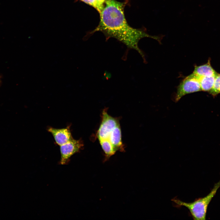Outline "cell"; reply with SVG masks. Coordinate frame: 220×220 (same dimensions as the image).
<instances>
[{
	"label": "cell",
	"mask_w": 220,
	"mask_h": 220,
	"mask_svg": "<svg viewBox=\"0 0 220 220\" xmlns=\"http://www.w3.org/2000/svg\"><path fill=\"white\" fill-rule=\"evenodd\" d=\"M107 108L103 110L101 120L96 137L106 157L109 158L118 151L124 150L119 119L109 115Z\"/></svg>",
	"instance_id": "7a4b0ae2"
},
{
	"label": "cell",
	"mask_w": 220,
	"mask_h": 220,
	"mask_svg": "<svg viewBox=\"0 0 220 220\" xmlns=\"http://www.w3.org/2000/svg\"><path fill=\"white\" fill-rule=\"evenodd\" d=\"M83 146L81 139L73 138L66 143L60 146L61 159L60 163L62 165L67 164L71 157L79 152Z\"/></svg>",
	"instance_id": "5b68a950"
},
{
	"label": "cell",
	"mask_w": 220,
	"mask_h": 220,
	"mask_svg": "<svg viewBox=\"0 0 220 220\" xmlns=\"http://www.w3.org/2000/svg\"><path fill=\"white\" fill-rule=\"evenodd\" d=\"M47 130L52 135L56 144L59 146L73 138L70 130V125L62 128L49 127Z\"/></svg>",
	"instance_id": "8992f818"
},
{
	"label": "cell",
	"mask_w": 220,
	"mask_h": 220,
	"mask_svg": "<svg viewBox=\"0 0 220 220\" xmlns=\"http://www.w3.org/2000/svg\"><path fill=\"white\" fill-rule=\"evenodd\" d=\"M217 73L212 67L209 59L207 63L199 66L195 65L193 73L198 77L215 76Z\"/></svg>",
	"instance_id": "52a82bcc"
},
{
	"label": "cell",
	"mask_w": 220,
	"mask_h": 220,
	"mask_svg": "<svg viewBox=\"0 0 220 220\" xmlns=\"http://www.w3.org/2000/svg\"><path fill=\"white\" fill-rule=\"evenodd\" d=\"M220 187V179L215 184L210 193L204 197L198 199L191 203L183 202L175 198L172 199L171 201L177 207L184 206L187 208L194 220H205L209 204Z\"/></svg>",
	"instance_id": "3957f363"
},
{
	"label": "cell",
	"mask_w": 220,
	"mask_h": 220,
	"mask_svg": "<svg viewBox=\"0 0 220 220\" xmlns=\"http://www.w3.org/2000/svg\"><path fill=\"white\" fill-rule=\"evenodd\" d=\"M105 6L100 13V21L92 33L100 31L107 39L115 38L128 48L137 50L145 61V55L138 46L142 38L148 37L160 42L162 37L149 35L144 30L134 28L128 24L124 13L125 3L116 0L106 1Z\"/></svg>",
	"instance_id": "6da1fadb"
},
{
	"label": "cell",
	"mask_w": 220,
	"mask_h": 220,
	"mask_svg": "<svg viewBox=\"0 0 220 220\" xmlns=\"http://www.w3.org/2000/svg\"><path fill=\"white\" fill-rule=\"evenodd\" d=\"M107 0H106V1H107Z\"/></svg>",
	"instance_id": "7c38bea8"
},
{
	"label": "cell",
	"mask_w": 220,
	"mask_h": 220,
	"mask_svg": "<svg viewBox=\"0 0 220 220\" xmlns=\"http://www.w3.org/2000/svg\"><path fill=\"white\" fill-rule=\"evenodd\" d=\"M80 0L94 8L98 12L99 14L103 9V8L100 6L96 0Z\"/></svg>",
	"instance_id": "30bf717a"
},
{
	"label": "cell",
	"mask_w": 220,
	"mask_h": 220,
	"mask_svg": "<svg viewBox=\"0 0 220 220\" xmlns=\"http://www.w3.org/2000/svg\"><path fill=\"white\" fill-rule=\"evenodd\" d=\"M100 5V6L103 9L104 7V4L105 3L106 0H96Z\"/></svg>",
	"instance_id": "8fae6325"
},
{
	"label": "cell",
	"mask_w": 220,
	"mask_h": 220,
	"mask_svg": "<svg viewBox=\"0 0 220 220\" xmlns=\"http://www.w3.org/2000/svg\"><path fill=\"white\" fill-rule=\"evenodd\" d=\"M209 93L214 97L220 93V74L216 75L213 86Z\"/></svg>",
	"instance_id": "9c48e42d"
},
{
	"label": "cell",
	"mask_w": 220,
	"mask_h": 220,
	"mask_svg": "<svg viewBox=\"0 0 220 220\" xmlns=\"http://www.w3.org/2000/svg\"><path fill=\"white\" fill-rule=\"evenodd\" d=\"M200 91L201 89L199 79L192 73L184 79L178 86L175 101L177 102L186 94Z\"/></svg>",
	"instance_id": "277c9868"
},
{
	"label": "cell",
	"mask_w": 220,
	"mask_h": 220,
	"mask_svg": "<svg viewBox=\"0 0 220 220\" xmlns=\"http://www.w3.org/2000/svg\"><path fill=\"white\" fill-rule=\"evenodd\" d=\"M215 76H213L200 77L199 79L201 90L209 92L213 86Z\"/></svg>",
	"instance_id": "ba28073f"
}]
</instances>
